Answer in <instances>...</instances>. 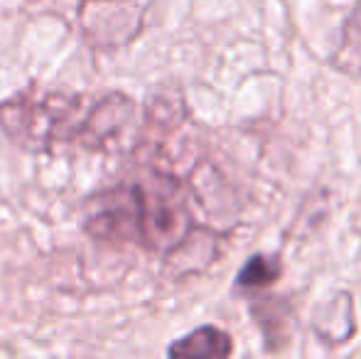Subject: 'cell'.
I'll use <instances>...</instances> for the list:
<instances>
[{"instance_id":"obj_6","label":"cell","mask_w":361,"mask_h":359,"mask_svg":"<svg viewBox=\"0 0 361 359\" xmlns=\"http://www.w3.org/2000/svg\"><path fill=\"white\" fill-rule=\"evenodd\" d=\"M334 59L347 72H361V0L354 8L352 18L344 23V35Z\"/></svg>"},{"instance_id":"obj_7","label":"cell","mask_w":361,"mask_h":359,"mask_svg":"<svg viewBox=\"0 0 361 359\" xmlns=\"http://www.w3.org/2000/svg\"><path fill=\"white\" fill-rule=\"evenodd\" d=\"M281 276V266L276 259H266V256H253L241 271H238L236 283L241 288H261L273 283Z\"/></svg>"},{"instance_id":"obj_2","label":"cell","mask_w":361,"mask_h":359,"mask_svg":"<svg viewBox=\"0 0 361 359\" xmlns=\"http://www.w3.org/2000/svg\"><path fill=\"white\" fill-rule=\"evenodd\" d=\"M135 209V239L152 251H172L187 241L190 209L177 182L157 178L130 187Z\"/></svg>"},{"instance_id":"obj_3","label":"cell","mask_w":361,"mask_h":359,"mask_svg":"<svg viewBox=\"0 0 361 359\" xmlns=\"http://www.w3.org/2000/svg\"><path fill=\"white\" fill-rule=\"evenodd\" d=\"M147 5L143 0H86L79 10V25L96 47H118L135 37Z\"/></svg>"},{"instance_id":"obj_1","label":"cell","mask_w":361,"mask_h":359,"mask_svg":"<svg viewBox=\"0 0 361 359\" xmlns=\"http://www.w3.org/2000/svg\"><path fill=\"white\" fill-rule=\"evenodd\" d=\"M86 109L72 91L32 87L0 104V128L20 148L49 150L64 140H79Z\"/></svg>"},{"instance_id":"obj_5","label":"cell","mask_w":361,"mask_h":359,"mask_svg":"<svg viewBox=\"0 0 361 359\" xmlns=\"http://www.w3.org/2000/svg\"><path fill=\"white\" fill-rule=\"evenodd\" d=\"M231 352V337L216 327H200L170 347V357H226Z\"/></svg>"},{"instance_id":"obj_4","label":"cell","mask_w":361,"mask_h":359,"mask_svg":"<svg viewBox=\"0 0 361 359\" xmlns=\"http://www.w3.org/2000/svg\"><path fill=\"white\" fill-rule=\"evenodd\" d=\"M130 128H133V101L121 94H111L86 109L79 140L96 150H118L123 148Z\"/></svg>"}]
</instances>
